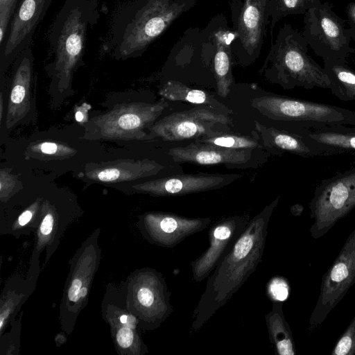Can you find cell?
<instances>
[{
  "label": "cell",
  "instance_id": "obj_40",
  "mask_svg": "<svg viewBox=\"0 0 355 355\" xmlns=\"http://www.w3.org/2000/svg\"><path fill=\"white\" fill-rule=\"evenodd\" d=\"M87 293V290L86 288H82L79 292V297H84Z\"/></svg>",
  "mask_w": 355,
  "mask_h": 355
},
{
  "label": "cell",
  "instance_id": "obj_31",
  "mask_svg": "<svg viewBox=\"0 0 355 355\" xmlns=\"http://www.w3.org/2000/svg\"><path fill=\"white\" fill-rule=\"evenodd\" d=\"M133 333L127 327L120 329L116 334V340L123 348H127L131 345L133 341Z\"/></svg>",
  "mask_w": 355,
  "mask_h": 355
},
{
  "label": "cell",
  "instance_id": "obj_23",
  "mask_svg": "<svg viewBox=\"0 0 355 355\" xmlns=\"http://www.w3.org/2000/svg\"><path fill=\"white\" fill-rule=\"evenodd\" d=\"M163 168L164 166L160 164L145 159L133 163L129 168L119 165L96 170L89 173V176L101 182H114L155 175Z\"/></svg>",
  "mask_w": 355,
  "mask_h": 355
},
{
  "label": "cell",
  "instance_id": "obj_24",
  "mask_svg": "<svg viewBox=\"0 0 355 355\" xmlns=\"http://www.w3.org/2000/svg\"><path fill=\"white\" fill-rule=\"evenodd\" d=\"M324 69L330 80L329 89L338 99L355 101V71L345 64L324 63Z\"/></svg>",
  "mask_w": 355,
  "mask_h": 355
},
{
  "label": "cell",
  "instance_id": "obj_19",
  "mask_svg": "<svg viewBox=\"0 0 355 355\" xmlns=\"http://www.w3.org/2000/svg\"><path fill=\"white\" fill-rule=\"evenodd\" d=\"M157 225L160 243L173 248L186 238L206 229L211 223L210 218H187L176 214H165L150 216Z\"/></svg>",
  "mask_w": 355,
  "mask_h": 355
},
{
  "label": "cell",
  "instance_id": "obj_3",
  "mask_svg": "<svg viewBox=\"0 0 355 355\" xmlns=\"http://www.w3.org/2000/svg\"><path fill=\"white\" fill-rule=\"evenodd\" d=\"M99 17L98 0H65L48 32L46 70L60 89H67L82 61L89 28Z\"/></svg>",
  "mask_w": 355,
  "mask_h": 355
},
{
  "label": "cell",
  "instance_id": "obj_33",
  "mask_svg": "<svg viewBox=\"0 0 355 355\" xmlns=\"http://www.w3.org/2000/svg\"><path fill=\"white\" fill-rule=\"evenodd\" d=\"M82 282L79 279L73 280L71 285L68 291V297L69 300L76 302L79 297V292L81 288Z\"/></svg>",
  "mask_w": 355,
  "mask_h": 355
},
{
  "label": "cell",
  "instance_id": "obj_20",
  "mask_svg": "<svg viewBox=\"0 0 355 355\" xmlns=\"http://www.w3.org/2000/svg\"><path fill=\"white\" fill-rule=\"evenodd\" d=\"M295 128L334 154L355 155V125H338L313 129Z\"/></svg>",
  "mask_w": 355,
  "mask_h": 355
},
{
  "label": "cell",
  "instance_id": "obj_37",
  "mask_svg": "<svg viewBox=\"0 0 355 355\" xmlns=\"http://www.w3.org/2000/svg\"><path fill=\"white\" fill-rule=\"evenodd\" d=\"M303 211V207L300 205H295L291 207V212L294 216H300L301 215Z\"/></svg>",
  "mask_w": 355,
  "mask_h": 355
},
{
  "label": "cell",
  "instance_id": "obj_11",
  "mask_svg": "<svg viewBox=\"0 0 355 355\" xmlns=\"http://www.w3.org/2000/svg\"><path fill=\"white\" fill-rule=\"evenodd\" d=\"M53 0H19L7 33L0 44L1 71L26 49L31 47L35 29Z\"/></svg>",
  "mask_w": 355,
  "mask_h": 355
},
{
  "label": "cell",
  "instance_id": "obj_42",
  "mask_svg": "<svg viewBox=\"0 0 355 355\" xmlns=\"http://www.w3.org/2000/svg\"><path fill=\"white\" fill-rule=\"evenodd\" d=\"M354 62V66H355V60H354V62ZM354 71H355V69H354Z\"/></svg>",
  "mask_w": 355,
  "mask_h": 355
},
{
  "label": "cell",
  "instance_id": "obj_18",
  "mask_svg": "<svg viewBox=\"0 0 355 355\" xmlns=\"http://www.w3.org/2000/svg\"><path fill=\"white\" fill-rule=\"evenodd\" d=\"M31 47L24 49L15 60L12 88L8 102L7 126L23 118L30 107V87L33 73Z\"/></svg>",
  "mask_w": 355,
  "mask_h": 355
},
{
  "label": "cell",
  "instance_id": "obj_25",
  "mask_svg": "<svg viewBox=\"0 0 355 355\" xmlns=\"http://www.w3.org/2000/svg\"><path fill=\"white\" fill-rule=\"evenodd\" d=\"M194 140L200 143L230 149L265 150L256 130L252 131L251 136L217 132L210 136L203 137Z\"/></svg>",
  "mask_w": 355,
  "mask_h": 355
},
{
  "label": "cell",
  "instance_id": "obj_6",
  "mask_svg": "<svg viewBox=\"0 0 355 355\" xmlns=\"http://www.w3.org/2000/svg\"><path fill=\"white\" fill-rule=\"evenodd\" d=\"M302 35L314 53L324 63L345 64L355 52L352 46L349 27L333 9V5L322 2L304 15Z\"/></svg>",
  "mask_w": 355,
  "mask_h": 355
},
{
  "label": "cell",
  "instance_id": "obj_10",
  "mask_svg": "<svg viewBox=\"0 0 355 355\" xmlns=\"http://www.w3.org/2000/svg\"><path fill=\"white\" fill-rule=\"evenodd\" d=\"M209 108L198 106L169 114L150 126V136L166 141L196 139L216 133L212 129L216 124H232V118Z\"/></svg>",
  "mask_w": 355,
  "mask_h": 355
},
{
  "label": "cell",
  "instance_id": "obj_22",
  "mask_svg": "<svg viewBox=\"0 0 355 355\" xmlns=\"http://www.w3.org/2000/svg\"><path fill=\"white\" fill-rule=\"evenodd\" d=\"M269 339L279 355H295V341L286 322L280 303L274 302L272 309L266 316Z\"/></svg>",
  "mask_w": 355,
  "mask_h": 355
},
{
  "label": "cell",
  "instance_id": "obj_41",
  "mask_svg": "<svg viewBox=\"0 0 355 355\" xmlns=\"http://www.w3.org/2000/svg\"><path fill=\"white\" fill-rule=\"evenodd\" d=\"M120 321L121 323H125L127 322V316L125 315H123L120 318Z\"/></svg>",
  "mask_w": 355,
  "mask_h": 355
},
{
  "label": "cell",
  "instance_id": "obj_35",
  "mask_svg": "<svg viewBox=\"0 0 355 355\" xmlns=\"http://www.w3.org/2000/svg\"><path fill=\"white\" fill-rule=\"evenodd\" d=\"M346 14L349 27L355 28V1L350 2L347 5Z\"/></svg>",
  "mask_w": 355,
  "mask_h": 355
},
{
  "label": "cell",
  "instance_id": "obj_4",
  "mask_svg": "<svg viewBox=\"0 0 355 355\" xmlns=\"http://www.w3.org/2000/svg\"><path fill=\"white\" fill-rule=\"evenodd\" d=\"M308 46L302 33L285 23L271 44L259 74L284 89H329L328 75L324 67L309 55Z\"/></svg>",
  "mask_w": 355,
  "mask_h": 355
},
{
  "label": "cell",
  "instance_id": "obj_14",
  "mask_svg": "<svg viewBox=\"0 0 355 355\" xmlns=\"http://www.w3.org/2000/svg\"><path fill=\"white\" fill-rule=\"evenodd\" d=\"M168 106L162 98L155 103H137L114 110L99 119L101 135L104 137H147L143 129L152 125Z\"/></svg>",
  "mask_w": 355,
  "mask_h": 355
},
{
  "label": "cell",
  "instance_id": "obj_16",
  "mask_svg": "<svg viewBox=\"0 0 355 355\" xmlns=\"http://www.w3.org/2000/svg\"><path fill=\"white\" fill-rule=\"evenodd\" d=\"M254 127L265 150L269 154L279 156L292 154L304 158L334 154L295 127L279 129L267 127L257 121H254Z\"/></svg>",
  "mask_w": 355,
  "mask_h": 355
},
{
  "label": "cell",
  "instance_id": "obj_36",
  "mask_svg": "<svg viewBox=\"0 0 355 355\" xmlns=\"http://www.w3.org/2000/svg\"><path fill=\"white\" fill-rule=\"evenodd\" d=\"M33 213L29 210H26L24 212H23L19 217L18 221L19 225L23 226L27 224L28 222H29L30 220L31 219Z\"/></svg>",
  "mask_w": 355,
  "mask_h": 355
},
{
  "label": "cell",
  "instance_id": "obj_39",
  "mask_svg": "<svg viewBox=\"0 0 355 355\" xmlns=\"http://www.w3.org/2000/svg\"><path fill=\"white\" fill-rule=\"evenodd\" d=\"M83 112L81 111H78L76 112V119L78 121H82L83 119Z\"/></svg>",
  "mask_w": 355,
  "mask_h": 355
},
{
  "label": "cell",
  "instance_id": "obj_26",
  "mask_svg": "<svg viewBox=\"0 0 355 355\" xmlns=\"http://www.w3.org/2000/svg\"><path fill=\"white\" fill-rule=\"evenodd\" d=\"M270 20V35L273 43V31L277 23L288 15H304L308 10L319 6L321 0H268Z\"/></svg>",
  "mask_w": 355,
  "mask_h": 355
},
{
  "label": "cell",
  "instance_id": "obj_5",
  "mask_svg": "<svg viewBox=\"0 0 355 355\" xmlns=\"http://www.w3.org/2000/svg\"><path fill=\"white\" fill-rule=\"evenodd\" d=\"M251 106L263 116L291 126L309 129L345 125H355V111L290 96L256 97Z\"/></svg>",
  "mask_w": 355,
  "mask_h": 355
},
{
  "label": "cell",
  "instance_id": "obj_12",
  "mask_svg": "<svg viewBox=\"0 0 355 355\" xmlns=\"http://www.w3.org/2000/svg\"><path fill=\"white\" fill-rule=\"evenodd\" d=\"M250 220L248 216H231L211 227L209 246L191 263L192 277L196 282L205 280L211 274L243 233Z\"/></svg>",
  "mask_w": 355,
  "mask_h": 355
},
{
  "label": "cell",
  "instance_id": "obj_13",
  "mask_svg": "<svg viewBox=\"0 0 355 355\" xmlns=\"http://www.w3.org/2000/svg\"><path fill=\"white\" fill-rule=\"evenodd\" d=\"M263 150H234L196 141L186 146L174 147L168 154L178 163L197 165H223L230 168H254L262 164L265 157L259 158Z\"/></svg>",
  "mask_w": 355,
  "mask_h": 355
},
{
  "label": "cell",
  "instance_id": "obj_1",
  "mask_svg": "<svg viewBox=\"0 0 355 355\" xmlns=\"http://www.w3.org/2000/svg\"><path fill=\"white\" fill-rule=\"evenodd\" d=\"M279 198L250 220L228 254L208 277L205 290L193 311L192 330L200 329L258 267L264 252L269 220Z\"/></svg>",
  "mask_w": 355,
  "mask_h": 355
},
{
  "label": "cell",
  "instance_id": "obj_32",
  "mask_svg": "<svg viewBox=\"0 0 355 355\" xmlns=\"http://www.w3.org/2000/svg\"><path fill=\"white\" fill-rule=\"evenodd\" d=\"M40 152L46 155H55L58 152L62 151V149H66V147H60L57 144L53 142H43L35 147Z\"/></svg>",
  "mask_w": 355,
  "mask_h": 355
},
{
  "label": "cell",
  "instance_id": "obj_7",
  "mask_svg": "<svg viewBox=\"0 0 355 355\" xmlns=\"http://www.w3.org/2000/svg\"><path fill=\"white\" fill-rule=\"evenodd\" d=\"M309 208L313 220L310 234L318 239L355 208V168L323 180L316 187Z\"/></svg>",
  "mask_w": 355,
  "mask_h": 355
},
{
  "label": "cell",
  "instance_id": "obj_34",
  "mask_svg": "<svg viewBox=\"0 0 355 355\" xmlns=\"http://www.w3.org/2000/svg\"><path fill=\"white\" fill-rule=\"evenodd\" d=\"M53 225V218L51 214H47L44 220H42V223L40 226V231L42 234L47 235L51 233L52 231Z\"/></svg>",
  "mask_w": 355,
  "mask_h": 355
},
{
  "label": "cell",
  "instance_id": "obj_2",
  "mask_svg": "<svg viewBox=\"0 0 355 355\" xmlns=\"http://www.w3.org/2000/svg\"><path fill=\"white\" fill-rule=\"evenodd\" d=\"M198 0H132L113 16L103 51L117 59L141 55Z\"/></svg>",
  "mask_w": 355,
  "mask_h": 355
},
{
  "label": "cell",
  "instance_id": "obj_27",
  "mask_svg": "<svg viewBox=\"0 0 355 355\" xmlns=\"http://www.w3.org/2000/svg\"><path fill=\"white\" fill-rule=\"evenodd\" d=\"M331 355H355V315L338 338Z\"/></svg>",
  "mask_w": 355,
  "mask_h": 355
},
{
  "label": "cell",
  "instance_id": "obj_17",
  "mask_svg": "<svg viewBox=\"0 0 355 355\" xmlns=\"http://www.w3.org/2000/svg\"><path fill=\"white\" fill-rule=\"evenodd\" d=\"M215 44L213 57V74L218 94L226 97L234 83L232 44L235 35L223 14L213 17L206 25Z\"/></svg>",
  "mask_w": 355,
  "mask_h": 355
},
{
  "label": "cell",
  "instance_id": "obj_29",
  "mask_svg": "<svg viewBox=\"0 0 355 355\" xmlns=\"http://www.w3.org/2000/svg\"><path fill=\"white\" fill-rule=\"evenodd\" d=\"M19 0H0V44L4 39Z\"/></svg>",
  "mask_w": 355,
  "mask_h": 355
},
{
  "label": "cell",
  "instance_id": "obj_9",
  "mask_svg": "<svg viewBox=\"0 0 355 355\" xmlns=\"http://www.w3.org/2000/svg\"><path fill=\"white\" fill-rule=\"evenodd\" d=\"M355 284V228L334 261L324 274L320 293L309 320V332L318 329Z\"/></svg>",
  "mask_w": 355,
  "mask_h": 355
},
{
  "label": "cell",
  "instance_id": "obj_30",
  "mask_svg": "<svg viewBox=\"0 0 355 355\" xmlns=\"http://www.w3.org/2000/svg\"><path fill=\"white\" fill-rule=\"evenodd\" d=\"M139 303L145 307H150L156 301V294L148 287L141 288L137 293Z\"/></svg>",
  "mask_w": 355,
  "mask_h": 355
},
{
  "label": "cell",
  "instance_id": "obj_38",
  "mask_svg": "<svg viewBox=\"0 0 355 355\" xmlns=\"http://www.w3.org/2000/svg\"><path fill=\"white\" fill-rule=\"evenodd\" d=\"M349 33L351 36L352 40L355 42V28H352L349 26Z\"/></svg>",
  "mask_w": 355,
  "mask_h": 355
},
{
  "label": "cell",
  "instance_id": "obj_28",
  "mask_svg": "<svg viewBox=\"0 0 355 355\" xmlns=\"http://www.w3.org/2000/svg\"><path fill=\"white\" fill-rule=\"evenodd\" d=\"M289 286L285 278L274 277L268 283L267 292L273 302L285 301L289 295Z\"/></svg>",
  "mask_w": 355,
  "mask_h": 355
},
{
  "label": "cell",
  "instance_id": "obj_8",
  "mask_svg": "<svg viewBox=\"0 0 355 355\" xmlns=\"http://www.w3.org/2000/svg\"><path fill=\"white\" fill-rule=\"evenodd\" d=\"M235 37L232 44L234 62L248 67L259 57L270 15L268 0H229Z\"/></svg>",
  "mask_w": 355,
  "mask_h": 355
},
{
  "label": "cell",
  "instance_id": "obj_21",
  "mask_svg": "<svg viewBox=\"0 0 355 355\" xmlns=\"http://www.w3.org/2000/svg\"><path fill=\"white\" fill-rule=\"evenodd\" d=\"M159 94L165 99L172 101L186 102L206 106L218 111L230 114L232 111L218 101L210 94L198 89L188 87L178 80L166 81L159 89Z\"/></svg>",
  "mask_w": 355,
  "mask_h": 355
},
{
  "label": "cell",
  "instance_id": "obj_15",
  "mask_svg": "<svg viewBox=\"0 0 355 355\" xmlns=\"http://www.w3.org/2000/svg\"><path fill=\"white\" fill-rule=\"evenodd\" d=\"M241 176L236 173L181 174L148 181L137 188L157 196H182L221 189Z\"/></svg>",
  "mask_w": 355,
  "mask_h": 355
}]
</instances>
